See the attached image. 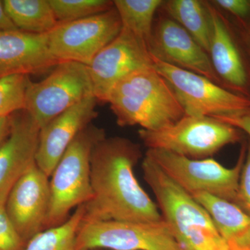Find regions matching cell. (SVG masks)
<instances>
[{
	"label": "cell",
	"instance_id": "obj_1",
	"mask_svg": "<svg viewBox=\"0 0 250 250\" xmlns=\"http://www.w3.org/2000/svg\"><path fill=\"white\" fill-rule=\"evenodd\" d=\"M141 157L139 145L126 138L106 137L95 145L90 159L93 195L85 205L83 222L163 220L157 205L135 176Z\"/></svg>",
	"mask_w": 250,
	"mask_h": 250
},
{
	"label": "cell",
	"instance_id": "obj_2",
	"mask_svg": "<svg viewBox=\"0 0 250 250\" xmlns=\"http://www.w3.org/2000/svg\"><path fill=\"white\" fill-rule=\"evenodd\" d=\"M106 103L122 127L155 131L177 123L185 111L168 82L152 66L131 72L110 92Z\"/></svg>",
	"mask_w": 250,
	"mask_h": 250
},
{
	"label": "cell",
	"instance_id": "obj_3",
	"mask_svg": "<svg viewBox=\"0 0 250 250\" xmlns=\"http://www.w3.org/2000/svg\"><path fill=\"white\" fill-rule=\"evenodd\" d=\"M143 177L179 250H229L208 212L145 156Z\"/></svg>",
	"mask_w": 250,
	"mask_h": 250
},
{
	"label": "cell",
	"instance_id": "obj_4",
	"mask_svg": "<svg viewBox=\"0 0 250 250\" xmlns=\"http://www.w3.org/2000/svg\"><path fill=\"white\" fill-rule=\"evenodd\" d=\"M93 123L82 130L67 147L51 175L50 203L44 230L62 225L75 207L93 198L90 159L94 147L106 138Z\"/></svg>",
	"mask_w": 250,
	"mask_h": 250
},
{
	"label": "cell",
	"instance_id": "obj_5",
	"mask_svg": "<svg viewBox=\"0 0 250 250\" xmlns=\"http://www.w3.org/2000/svg\"><path fill=\"white\" fill-rule=\"evenodd\" d=\"M139 136L147 149H162L192 159H207L241 140V131L231 125L212 117L187 115L163 129H141Z\"/></svg>",
	"mask_w": 250,
	"mask_h": 250
},
{
	"label": "cell",
	"instance_id": "obj_6",
	"mask_svg": "<svg viewBox=\"0 0 250 250\" xmlns=\"http://www.w3.org/2000/svg\"><path fill=\"white\" fill-rule=\"evenodd\" d=\"M246 149L247 143H244L236 166L231 168L211 158L192 159L162 149H147L146 156L191 196L205 192L236 204Z\"/></svg>",
	"mask_w": 250,
	"mask_h": 250
},
{
	"label": "cell",
	"instance_id": "obj_7",
	"mask_svg": "<svg viewBox=\"0 0 250 250\" xmlns=\"http://www.w3.org/2000/svg\"><path fill=\"white\" fill-rule=\"evenodd\" d=\"M93 95L88 66L76 62H62L44 80L31 81L24 110L41 129L62 112Z\"/></svg>",
	"mask_w": 250,
	"mask_h": 250
},
{
	"label": "cell",
	"instance_id": "obj_8",
	"mask_svg": "<svg viewBox=\"0 0 250 250\" xmlns=\"http://www.w3.org/2000/svg\"><path fill=\"white\" fill-rule=\"evenodd\" d=\"M153 66L168 82L186 115L230 116L250 111V98L230 91L207 77L161 62Z\"/></svg>",
	"mask_w": 250,
	"mask_h": 250
},
{
	"label": "cell",
	"instance_id": "obj_9",
	"mask_svg": "<svg viewBox=\"0 0 250 250\" xmlns=\"http://www.w3.org/2000/svg\"><path fill=\"white\" fill-rule=\"evenodd\" d=\"M80 250H179L164 220L83 222L77 238Z\"/></svg>",
	"mask_w": 250,
	"mask_h": 250
},
{
	"label": "cell",
	"instance_id": "obj_10",
	"mask_svg": "<svg viewBox=\"0 0 250 250\" xmlns=\"http://www.w3.org/2000/svg\"><path fill=\"white\" fill-rule=\"evenodd\" d=\"M121 29V18L115 7L79 21L59 23L47 34L49 50L59 62H76L88 66Z\"/></svg>",
	"mask_w": 250,
	"mask_h": 250
},
{
	"label": "cell",
	"instance_id": "obj_11",
	"mask_svg": "<svg viewBox=\"0 0 250 250\" xmlns=\"http://www.w3.org/2000/svg\"><path fill=\"white\" fill-rule=\"evenodd\" d=\"M147 42L122 27L120 34L102 49L88 66L93 94L106 103L115 85L131 72L152 66Z\"/></svg>",
	"mask_w": 250,
	"mask_h": 250
},
{
	"label": "cell",
	"instance_id": "obj_12",
	"mask_svg": "<svg viewBox=\"0 0 250 250\" xmlns=\"http://www.w3.org/2000/svg\"><path fill=\"white\" fill-rule=\"evenodd\" d=\"M147 46L154 58L207 77L224 87L207 52L168 16H160L154 23Z\"/></svg>",
	"mask_w": 250,
	"mask_h": 250
},
{
	"label": "cell",
	"instance_id": "obj_13",
	"mask_svg": "<svg viewBox=\"0 0 250 250\" xmlns=\"http://www.w3.org/2000/svg\"><path fill=\"white\" fill-rule=\"evenodd\" d=\"M49 203V177L34 164L15 184L6 201L10 220L26 243L43 231Z\"/></svg>",
	"mask_w": 250,
	"mask_h": 250
},
{
	"label": "cell",
	"instance_id": "obj_14",
	"mask_svg": "<svg viewBox=\"0 0 250 250\" xmlns=\"http://www.w3.org/2000/svg\"><path fill=\"white\" fill-rule=\"evenodd\" d=\"M98 100L94 95L62 112L40 130L36 164L51 177L74 139L98 116Z\"/></svg>",
	"mask_w": 250,
	"mask_h": 250
},
{
	"label": "cell",
	"instance_id": "obj_15",
	"mask_svg": "<svg viewBox=\"0 0 250 250\" xmlns=\"http://www.w3.org/2000/svg\"><path fill=\"white\" fill-rule=\"evenodd\" d=\"M11 118V132L0 146V201L6 200L18 179L36 164L40 134V127L25 110Z\"/></svg>",
	"mask_w": 250,
	"mask_h": 250
},
{
	"label": "cell",
	"instance_id": "obj_16",
	"mask_svg": "<svg viewBox=\"0 0 250 250\" xmlns=\"http://www.w3.org/2000/svg\"><path fill=\"white\" fill-rule=\"evenodd\" d=\"M59 62L49 50L47 34L0 31V78L40 73Z\"/></svg>",
	"mask_w": 250,
	"mask_h": 250
},
{
	"label": "cell",
	"instance_id": "obj_17",
	"mask_svg": "<svg viewBox=\"0 0 250 250\" xmlns=\"http://www.w3.org/2000/svg\"><path fill=\"white\" fill-rule=\"evenodd\" d=\"M205 4L211 30L208 56L213 69L223 85L246 96L248 72L228 22L210 1H205Z\"/></svg>",
	"mask_w": 250,
	"mask_h": 250
},
{
	"label": "cell",
	"instance_id": "obj_18",
	"mask_svg": "<svg viewBox=\"0 0 250 250\" xmlns=\"http://www.w3.org/2000/svg\"><path fill=\"white\" fill-rule=\"evenodd\" d=\"M211 217L229 250H250V215L233 202L205 192L192 196Z\"/></svg>",
	"mask_w": 250,
	"mask_h": 250
},
{
	"label": "cell",
	"instance_id": "obj_19",
	"mask_svg": "<svg viewBox=\"0 0 250 250\" xmlns=\"http://www.w3.org/2000/svg\"><path fill=\"white\" fill-rule=\"evenodd\" d=\"M161 7L167 16L182 26L208 54L211 30L205 1L167 0Z\"/></svg>",
	"mask_w": 250,
	"mask_h": 250
},
{
	"label": "cell",
	"instance_id": "obj_20",
	"mask_svg": "<svg viewBox=\"0 0 250 250\" xmlns=\"http://www.w3.org/2000/svg\"><path fill=\"white\" fill-rule=\"evenodd\" d=\"M6 14L18 29L47 34L59 22L49 0H4Z\"/></svg>",
	"mask_w": 250,
	"mask_h": 250
},
{
	"label": "cell",
	"instance_id": "obj_21",
	"mask_svg": "<svg viewBox=\"0 0 250 250\" xmlns=\"http://www.w3.org/2000/svg\"><path fill=\"white\" fill-rule=\"evenodd\" d=\"M85 213V205L77 207L66 221L47 229L28 242L24 250H80L77 238Z\"/></svg>",
	"mask_w": 250,
	"mask_h": 250
},
{
	"label": "cell",
	"instance_id": "obj_22",
	"mask_svg": "<svg viewBox=\"0 0 250 250\" xmlns=\"http://www.w3.org/2000/svg\"><path fill=\"white\" fill-rule=\"evenodd\" d=\"M163 0H115V9L121 18L122 27L148 42L154 26L156 11Z\"/></svg>",
	"mask_w": 250,
	"mask_h": 250
},
{
	"label": "cell",
	"instance_id": "obj_23",
	"mask_svg": "<svg viewBox=\"0 0 250 250\" xmlns=\"http://www.w3.org/2000/svg\"><path fill=\"white\" fill-rule=\"evenodd\" d=\"M59 23L73 22L114 7L110 0H49Z\"/></svg>",
	"mask_w": 250,
	"mask_h": 250
},
{
	"label": "cell",
	"instance_id": "obj_24",
	"mask_svg": "<svg viewBox=\"0 0 250 250\" xmlns=\"http://www.w3.org/2000/svg\"><path fill=\"white\" fill-rule=\"evenodd\" d=\"M29 75H13L0 78V118L25 109Z\"/></svg>",
	"mask_w": 250,
	"mask_h": 250
},
{
	"label": "cell",
	"instance_id": "obj_25",
	"mask_svg": "<svg viewBox=\"0 0 250 250\" xmlns=\"http://www.w3.org/2000/svg\"><path fill=\"white\" fill-rule=\"evenodd\" d=\"M6 201H0V250H24L27 243L20 236L10 220Z\"/></svg>",
	"mask_w": 250,
	"mask_h": 250
},
{
	"label": "cell",
	"instance_id": "obj_26",
	"mask_svg": "<svg viewBox=\"0 0 250 250\" xmlns=\"http://www.w3.org/2000/svg\"><path fill=\"white\" fill-rule=\"evenodd\" d=\"M236 205L250 215V139L240 176Z\"/></svg>",
	"mask_w": 250,
	"mask_h": 250
},
{
	"label": "cell",
	"instance_id": "obj_27",
	"mask_svg": "<svg viewBox=\"0 0 250 250\" xmlns=\"http://www.w3.org/2000/svg\"><path fill=\"white\" fill-rule=\"evenodd\" d=\"M210 2L238 18H246L250 12V0H213Z\"/></svg>",
	"mask_w": 250,
	"mask_h": 250
},
{
	"label": "cell",
	"instance_id": "obj_28",
	"mask_svg": "<svg viewBox=\"0 0 250 250\" xmlns=\"http://www.w3.org/2000/svg\"><path fill=\"white\" fill-rule=\"evenodd\" d=\"M213 118L219 121L231 125L233 127L239 129L240 131H244L249 135L250 137V111L230 115V116H215Z\"/></svg>",
	"mask_w": 250,
	"mask_h": 250
},
{
	"label": "cell",
	"instance_id": "obj_29",
	"mask_svg": "<svg viewBox=\"0 0 250 250\" xmlns=\"http://www.w3.org/2000/svg\"><path fill=\"white\" fill-rule=\"evenodd\" d=\"M18 29L11 22L5 10L3 1H0V31Z\"/></svg>",
	"mask_w": 250,
	"mask_h": 250
},
{
	"label": "cell",
	"instance_id": "obj_30",
	"mask_svg": "<svg viewBox=\"0 0 250 250\" xmlns=\"http://www.w3.org/2000/svg\"><path fill=\"white\" fill-rule=\"evenodd\" d=\"M11 129V118H0V146L9 136Z\"/></svg>",
	"mask_w": 250,
	"mask_h": 250
},
{
	"label": "cell",
	"instance_id": "obj_31",
	"mask_svg": "<svg viewBox=\"0 0 250 250\" xmlns=\"http://www.w3.org/2000/svg\"><path fill=\"white\" fill-rule=\"evenodd\" d=\"M249 41H250V28L249 30Z\"/></svg>",
	"mask_w": 250,
	"mask_h": 250
}]
</instances>
